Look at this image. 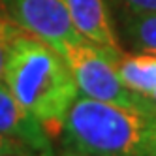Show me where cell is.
Listing matches in <instances>:
<instances>
[{
  "instance_id": "12",
  "label": "cell",
  "mask_w": 156,
  "mask_h": 156,
  "mask_svg": "<svg viewBox=\"0 0 156 156\" xmlns=\"http://www.w3.org/2000/svg\"><path fill=\"white\" fill-rule=\"evenodd\" d=\"M145 156H156V115L152 119L151 124V132H149V139H147V151Z\"/></svg>"
},
{
  "instance_id": "5",
  "label": "cell",
  "mask_w": 156,
  "mask_h": 156,
  "mask_svg": "<svg viewBox=\"0 0 156 156\" xmlns=\"http://www.w3.org/2000/svg\"><path fill=\"white\" fill-rule=\"evenodd\" d=\"M0 133L19 141L32 156H55L45 126L17 102L6 83H0Z\"/></svg>"
},
{
  "instance_id": "13",
  "label": "cell",
  "mask_w": 156,
  "mask_h": 156,
  "mask_svg": "<svg viewBox=\"0 0 156 156\" xmlns=\"http://www.w3.org/2000/svg\"><path fill=\"white\" fill-rule=\"evenodd\" d=\"M149 100H151V102H152V105H154V109H156V94H154V96H151Z\"/></svg>"
},
{
  "instance_id": "3",
  "label": "cell",
  "mask_w": 156,
  "mask_h": 156,
  "mask_svg": "<svg viewBox=\"0 0 156 156\" xmlns=\"http://www.w3.org/2000/svg\"><path fill=\"white\" fill-rule=\"evenodd\" d=\"M60 55L68 62L77 90L83 96L102 100V102L139 107L156 115V109L149 98L130 90L120 81L117 73V60L120 58V55L100 47L88 40L66 45Z\"/></svg>"
},
{
  "instance_id": "6",
  "label": "cell",
  "mask_w": 156,
  "mask_h": 156,
  "mask_svg": "<svg viewBox=\"0 0 156 156\" xmlns=\"http://www.w3.org/2000/svg\"><path fill=\"white\" fill-rule=\"evenodd\" d=\"M66 6L75 30L85 40L122 55L105 0H66Z\"/></svg>"
},
{
  "instance_id": "4",
  "label": "cell",
  "mask_w": 156,
  "mask_h": 156,
  "mask_svg": "<svg viewBox=\"0 0 156 156\" xmlns=\"http://www.w3.org/2000/svg\"><path fill=\"white\" fill-rule=\"evenodd\" d=\"M0 8L23 32L49 43L58 53L85 40L72 23L66 0H0Z\"/></svg>"
},
{
  "instance_id": "7",
  "label": "cell",
  "mask_w": 156,
  "mask_h": 156,
  "mask_svg": "<svg viewBox=\"0 0 156 156\" xmlns=\"http://www.w3.org/2000/svg\"><path fill=\"white\" fill-rule=\"evenodd\" d=\"M117 73L130 90L145 98L156 94V55L122 53L120 58L117 60Z\"/></svg>"
},
{
  "instance_id": "8",
  "label": "cell",
  "mask_w": 156,
  "mask_h": 156,
  "mask_svg": "<svg viewBox=\"0 0 156 156\" xmlns=\"http://www.w3.org/2000/svg\"><path fill=\"white\" fill-rule=\"evenodd\" d=\"M124 38L136 53L156 55V12L124 13Z\"/></svg>"
},
{
  "instance_id": "11",
  "label": "cell",
  "mask_w": 156,
  "mask_h": 156,
  "mask_svg": "<svg viewBox=\"0 0 156 156\" xmlns=\"http://www.w3.org/2000/svg\"><path fill=\"white\" fill-rule=\"evenodd\" d=\"M0 154H23V156H32V152L23 147L19 141L12 139V137H6L0 133Z\"/></svg>"
},
{
  "instance_id": "10",
  "label": "cell",
  "mask_w": 156,
  "mask_h": 156,
  "mask_svg": "<svg viewBox=\"0 0 156 156\" xmlns=\"http://www.w3.org/2000/svg\"><path fill=\"white\" fill-rule=\"evenodd\" d=\"M124 13H151L156 12V0H113Z\"/></svg>"
},
{
  "instance_id": "9",
  "label": "cell",
  "mask_w": 156,
  "mask_h": 156,
  "mask_svg": "<svg viewBox=\"0 0 156 156\" xmlns=\"http://www.w3.org/2000/svg\"><path fill=\"white\" fill-rule=\"evenodd\" d=\"M21 34H23V30H21L12 19H8L4 13H0V83L4 79V72H6V64H8L12 43Z\"/></svg>"
},
{
  "instance_id": "14",
  "label": "cell",
  "mask_w": 156,
  "mask_h": 156,
  "mask_svg": "<svg viewBox=\"0 0 156 156\" xmlns=\"http://www.w3.org/2000/svg\"><path fill=\"white\" fill-rule=\"evenodd\" d=\"M0 156H23V154H0Z\"/></svg>"
},
{
  "instance_id": "2",
  "label": "cell",
  "mask_w": 156,
  "mask_h": 156,
  "mask_svg": "<svg viewBox=\"0 0 156 156\" xmlns=\"http://www.w3.org/2000/svg\"><path fill=\"white\" fill-rule=\"evenodd\" d=\"M154 113L77 96L62 120V156H145Z\"/></svg>"
},
{
  "instance_id": "1",
  "label": "cell",
  "mask_w": 156,
  "mask_h": 156,
  "mask_svg": "<svg viewBox=\"0 0 156 156\" xmlns=\"http://www.w3.org/2000/svg\"><path fill=\"white\" fill-rule=\"evenodd\" d=\"M4 83L17 102L45 126L51 139H57L66 111L79 94L62 55L40 38L23 32L12 43Z\"/></svg>"
}]
</instances>
